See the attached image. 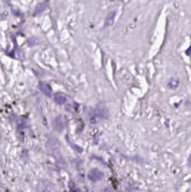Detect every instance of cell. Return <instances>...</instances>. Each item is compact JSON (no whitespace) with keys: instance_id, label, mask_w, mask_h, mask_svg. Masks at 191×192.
Returning a JSON list of instances; mask_svg holds the SVG:
<instances>
[{"instance_id":"2","label":"cell","mask_w":191,"mask_h":192,"mask_svg":"<svg viewBox=\"0 0 191 192\" xmlns=\"http://www.w3.org/2000/svg\"><path fill=\"white\" fill-rule=\"evenodd\" d=\"M55 101L59 104H65L66 101V98L65 96L61 95H55Z\"/></svg>"},{"instance_id":"1","label":"cell","mask_w":191,"mask_h":192,"mask_svg":"<svg viewBox=\"0 0 191 192\" xmlns=\"http://www.w3.org/2000/svg\"><path fill=\"white\" fill-rule=\"evenodd\" d=\"M39 88L40 90L49 97H51L52 95V89L49 85L44 83L43 82H40L39 83Z\"/></svg>"}]
</instances>
